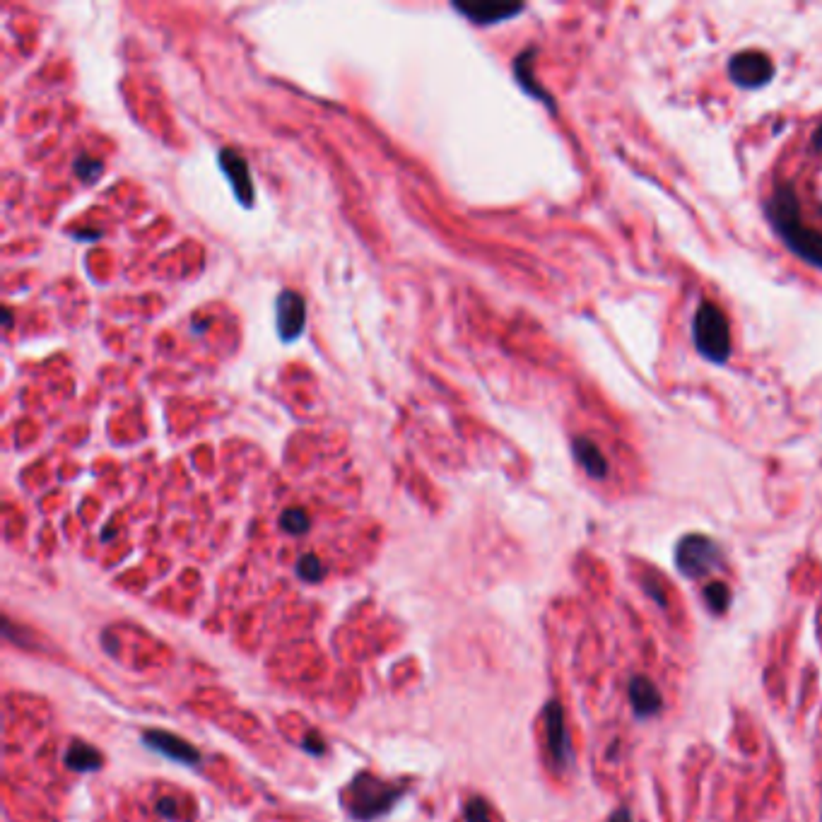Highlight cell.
<instances>
[{
  "label": "cell",
  "instance_id": "cell-1",
  "mask_svg": "<svg viewBox=\"0 0 822 822\" xmlns=\"http://www.w3.org/2000/svg\"><path fill=\"white\" fill-rule=\"evenodd\" d=\"M767 215L786 246L810 266L822 268V234L803 225L798 201L789 186H779L767 201Z\"/></svg>",
  "mask_w": 822,
  "mask_h": 822
},
{
  "label": "cell",
  "instance_id": "cell-7",
  "mask_svg": "<svg viewBox=\"0 0 822 822\" xmlns=\"http://www.w3.org/2000/svg\"><path fill=\"white\" fill-rule=\"evenodd\" d=\"M143 743L148 745L150 750H155V753L169 757V760H174V762H181V765H198V762H201V750L193 748L191 743H186L184 738L174 736V733L160 731V728L145 731Z\"/></svg>",
  "mask_w": 822,
  "mask_h": 822
},
{
  "label": "cell",
  "instance_id": "cell-13",
  "mask_svg": "<svg viewBox=\"0 0 822 822\" xmlns=\"http://www.w3.org/2000/svg\"><path fill=\"white\" fill-rule=\"evenodd\" d=\"M66 765L75 772H95V769L102 767V755L92 745L78 741L68 748Z\"/></svg>",
  "mask_w": 822,
  "mask_h": 822
},
{
  "label": "cell",
  "instance_id": "cell-4",
  "mask_svg": "<svg viewBox=\"0 0 822 822\" xmlns=\"http://www.w3.org/2000/svg\"><path fill=\"white\" fill-rule=\"evenodd\" d=\"M675 560H678L680 572L688 574V577H700V574L712 572L719 565L721 553L714 540L704 536H688L680 540Z\"/></svg>",
  "mask_w": 822,
  "mask_h": 822
},
{
  "label": "cell",
  "instance_id": "cell-20",
  "mask_svg": "<svg viewBox=\"0 0 822 822\" xmlns=\"http://www.w3.org/2000/svg\"><path fill=\"white\" fill-rule=\"evenodd\" d=\"M304 748H307L311 755H324V750H326L324 738H321L319 733H309V736L304 738Z\"/></svg>",
  "mask_w": 822,
  "mask_h": 822
},
{
  "label": "cell",
  "instance_id": "cell-6",
  "mask_svg": "<svg viewBox=\"0 0 822 822\" xmlns=\"http://www.w3.org/2000/svg\"><path fill=\"white\" fill-rule=\"evenodd\" d=\"M304 324H307V304H304L302 295L285 290L280 292L278 302H275V326H278V336L285 343H292L302 336Z\"/></svg>",
  "mask_w": 822,
  "mask_h": 822
},
{
  "label": "cell",
  "instance_id": "cell-5",
  "mask_svg": "<svg viewBox=\"0 0 822 822\" xmlns=\"http://www.w3.org/2000/svg\"><path fill=\"white\" fill-rule=\"evenodd\" d=\"M728 75L736 85L748 87V90H755V87L767 85L774 75V63L769 61V56L760 54V51H743V54H736L728 63Z\"/></svg>",
  "mask_w": 822,
  "mask_h": 822
},
{
  "label": "cell",
  "instance_id": "cell-11",
  "mask_svg": "<svg viewBox=\"0 0 822 822\" xmlns=\"http://www.w3.org/2000/svg\"><path fill=\"white\" fill-rule=\"evenodd\" d=\"M574 456H577L579 466L584 468L591 478H596V480L606 478V473H608L606 456H603V451L598 449L593 442H589V439H581V437L574 439Z\"/></svg>",
  "mask_w": 822,
  "mask_h": 822
},
{
  "label": "cell",
  "instance_id": "cell-23",
  "mask_svg": "<svg viewBox=\"0 0 822 822\" xmlns=\"http://www.w3.org/2000/svg\"><path fill=\"white\" fill-rule=\"evenodd\" d=\"M10 324H13V311L5 309V328H10Z\"/></svg>",
  "mask_w": 822,
  "mask_h": 822
},
{
  "label": "cell",
  "instance_id": "cell-19",
  "mask_svg": "<svg viewBox=\"0 0 822 822\" xmlns=\"http://www.w3.org/2000/svg\"><path fill=\"white\" fill-rule=\"evenodd\" d=\"M704 596H707V603L712 606V610H716V613H724V610L728 608V598H731L724 584H709V589L704 591Z\"/></svg>",
  "mask_w": 822,
  "mask_h": 822
},
{
  "label": "cell",
  "instance_id": "cell-17",
  "mask_svg": "<svg viewBox=\"0 0 822 822\" xmlns=\"http://www.w3.org/2000/svg\"><path fill=\"white\" fill-rule=\"evenodd\" d=\"M102 169H104L102 162L95 160V157H87V155H80L73 164L75 176H78L80 181H85V184H92V181H97L99 176H102Z\"/></svg>",
  "mask_w": 822,
  "mask_h": 822
},
{
  "label": "cell",
  "instance_id": "cell-2",
  "mask_svg": "<svg viewBox=\"0 0 822 822\" xmlns=\"http://www.w3.org/2000/svg\"><path fill=\"white\" fill-rule=\"evenodd\" d=\"M405 794L403 784L379 779L372 772H360L343 791V808L355 820L372 822L386 815Z\"/></svg>",
  "mask_w": 822,
  "mask_h": 822
},
{
  "label": "cell",
  "instance_id": "cell-14",
  "mask_svg": "<svg viewBox=\"0 0 822 822\" xmlns=\"http://www.w3.org/2000/svg\"><path fill=\"white\" fill-rule=\"evenodd\" d=\"M531 66H533V51H526V54H521L519 58H516V63H514L516 80H519V85L524 87L528 95H533L536 99H540V102L548 104V107H553V99H548V95H545L536 82H533Z\"/></svg>",
  "mask_w": 822,
  "mask_h": 822
},
{
  "label": "cell",
  "instance_id": "cell-15",
  "mask_svg": "<svg viewBox=\"0 0 822 822\" xmlns=\"http://www.w3.org/2000/svg\"><path fill=\"white\" fill-rule=\"evenodd\" d=\"M309 514L299 507H290L280 514V528L290 536H302V533L309 531Z\"/></svg>",
  "mask_w": 822,
  "mask_h": 822
},
{
  "label": "cell",
  "instance_id": "cell-9",
  "mask_svg": "<svg viewBox=\"0 0 822 822\" xmlns=\"http://www.w3.org/2000/svg\"><path fill=\"white\" fill-rule=\"evenodd\" d=\"M220 167L227 174V179H230L237 201L246 205V208L254 205V181H251L249 164H246L244 157L232 148L220 150Z\"/></svg>",
  "mask_w": 822,
  "mask_h": 822
},
{
  "label": "cell",
  "instance_id": "cell-3",
  "mask_svg": "<svg viewBox=\"0 0 822 822\" xmlns=\"http://www.w3.org/2000/svg\"><path fill=\"white\" fill-rule=\"evenodd\" d=\"M692 336H695L697 350L707 357L709 362L724 364L731 355V331H728L726 316L721 309H716L712 302L700 304L692 324Z\"/></svg>",
  "mask_w": 822,
  "mask_h": 822
},
{
  "label": "cell",
  "instance_id": "cell-10",
  "mask_svg": "<svg viewBox=\"0 0 822 822\" xmlns=\"http://www.w3.org/2000/svg\"><path fill=\"white\" fill-rule=\"evenodd\" d=\"M463 17L475 22V25H495V22L507 20V17L519 15L524 5H504V3H475V5H454Z\"/></svg>",
  "mask_w": 822,
  "mask_h": 822
},
{
  "label": "cell",
  "instance_id": "cell-22",
  "mask_svg": "<svg viewBox=\"0 0 822 822\" xmlns=\"http://www.w3.org/2000/svg\"><path fill=\"white\" fill-rule=\"evenodd\" d=\"M813 148L818 150V152H822V126H820L818 131H815V135H813Z\"/></svg>",
  "mask_w": 822,
  "mask_h": 822
},
{
  "label": "cell",
  "instance_id": "cell-18",
  "mask_svg": "<svg viewBox=\"0 0 822 822\" xmlns=\"http://www.w3.org/2000/svg\"><path fill=\"white\" fill-rule=\"evenodd\" d=\"M463 815H466V822H495L492 820L490 806L483 801V798H471L463 808Z\"/></svg>",
  "mask_w": 822,
  "mask_h": 822
},
{
  "label": "cell",
  "instance_id": "cell-8",
  "mask_svg": "<svg viewBox=\"0 0 822 822\" xmlns=\"http://www.w3.org/2000/svg\"><path fill=\"white\" fill-rule=\"evenodd\" d=\"M543 724H545V741H548V753L553 755L555 765H567L569 755V736H567V726H565V714H562V707L555 700L548 702L543 712Z\"/></svg>",
  "mask_w": 822,
  "mask_h": 822
},
{
  "label": "cell",
  "instance_id": "cell-12",
  "mask_svg": "<svg viewBox=\"0 0 822 822\" xmlns=\"http://www.w3.org/2000/svg\"><path fill=\"white\" fill-rule=\"evenodd\" d=\"M630 702L634 707V712L642 716H651L661 709V695L649 680L644 678H634L630 685Z\"/></svg>",
  "mask_w": 822,
  "mask_h": 822
},
{
  "label": "cell",
  "instance_id": "cell-21",
  "mask_svg": "<svg viewBox=\"0 0 822 822\" xmlns=\"http://www.w3.org/2000/svg\"><path fill=\"white\" fill-rule=\"evenodd\" d=\"M608 822H632V820H630V813H627V810H618V813H615Z\"/></svg>",
  "mask_w": 822,
  "mask_h": 822
},
{
  "label": "cell",
  "instance_id": "cell-16",
  "mask_svg": "<svg viewBox=\"0 0 822 822\" xmlns=\"http://www.w3.org/2000/svg\"><path fill=\"white\" fill-rule=\"evenodd\" d=\"M297 574L302 581H309V584H316V581L324 579V565L316 555H302L297 560Z\"/></svg>",
  "mask_w": 822,
  "mask_h": 822
}]
</instances>
